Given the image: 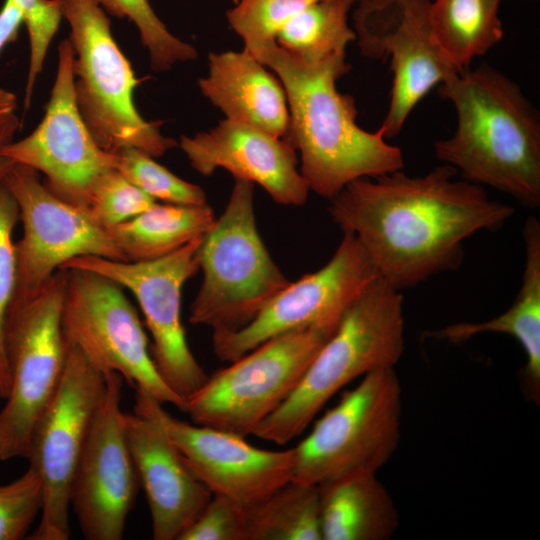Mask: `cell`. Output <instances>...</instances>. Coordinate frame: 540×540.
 Segmentation results:
<instances>
[{
    "label": "cell",
    "mask_w": 540,
    "mask_h": 540,
    "mask_svg": "<svg viewBox=\"0 0 540 540\" xmlns=\"http://www.w3.org/2000/svg\"><path fill=\"white\" fill-rule=\"evenodd\" d=\"M19 219L18 204L5 180L0 181V399L11 390L5 349V322L16 284V255L12 234Z\"/></svg>",
    "instance_id": "31"
},
{
    "label": "cell",
    "mask_w": 540,
    "mask_h": 540,
    "mask_svg": "<svg viewBox=\"0 0 540 540\" xmlns=\"http://www.w3.org/2000/svg\"><path fill=\"white\" fill-rule=\"evenodd\" d=\"M22 10L30 40V64L24 105L28 109L49 44L63 18L60 0H13Z\"/></svg>",
    "instance_id": "34"
},
{
    "label": "cell",
    "mask_w": 540,
    "mask_h": 540,
    "mask_svg": "<svg viewBox=\"0 0 540 540\" xmlns=\"http://www.w3.org/2000/svg\"><path fill=\"white\" fill-rule=\"evenodd\" d=\"M246 512L248 540H322L318 485L291 480Z\"/></svg>",
    "instance_id": "26"
},
{
    "label": "cell",
    "mask_w": 540,
    "mask_h": 540,
    "mask_svg": "<svg viewBox=\"0 0 540 540\" xmlns=\"http://www.w3.org/2000/svg\"><path fill=\"white\" fill-rule=\"evenodd\" d=\"M431 0H361L353 13L360 52L390 63V104L379 129L402 130L411 111L436 85L458 73L440 49L430 20Z\"/></svg>",
    "instance_id": "13"
},
{
    "label": "cell",
    "mask_w": 540,
    "mask_h": 540,
    "mask_svg": "<svg viewBox=\"0 0 540 540\" xmlns=\"http://www.w3.org/2000/svg\"><path fill=\"white\" fill-rule=\"evenodd\" d=\"M136 398L161 420L189 469L212 495L252 506L293 479L294 448L264 450L245 437L190 424L172 416L162 403L142 389Z\"/></svg>",
    "instance_id": "18"
},
{
    "label": "cell",
    "mask_w": 540,
    "mask_h": 540,
    "mask_svg": "<svg viewBox=\"0 0 540 540\" xmlns=\"http://www.w3.org/2000/svg\"><path fill=\"white\" fill-rule=\"evenodd\" d=\"M456 111L452 136L434 152L462 179L540 205V121L520 87L488 66L456 73L439 85Z\"/></svg>",
    "instance_id": "3"
},
{
    "label": "cell",
    "mask_w": 540,
    "mask_h": 540,
    "mask_svg": "<svg viewBox=\"0 0 540 540\" xmlns=\"http://www.w3.org/2000/svg\"><path fill=\"white\" fill-rule=\"evenodd\" d=\"M316 0H239L227 11L232 29L243 39L244 49L275 42L287 22Z\"/></svg>",
    "instance_id": "30"
},
{
    "label": "cell",
    "mask_w": 540,
    "mask_h": 540,
    "mask_svg": "<svg viewBox=\"0 0 540 540\" xmlns=\"http://www.w3.org/2000/svg\"><path fill=\"white\" fill-rule=\"evenodd\" d=\"M16 107V96L12 92L0 88V123L12 116Z\"/></svg>",
    "instance_id": "38"
},
{
    "label": "cell",
    "mask_w": 540,
    "mask_h": 540,
    "mask_svg": "<svg viewBox=\"0 0 540 540\" xmlns=\"http://www.w3.org/2000/svg\"><path fill=\"white\" fill-rule=\"evenodd\" d=\"M23 23L22 10L13 0H5L0 9V53L8 43L16 40Z\"/></svg>",
    "instance_id": "36"
},
{
    "label": "cell",
    "mask_w": 540,
    "mask_h": 540,
    "mask_svg": "<svg viewBox=\"0 0 540 540\" xmlns=\"http://www.w3.org/2000/svg\"><path fill=\"white\" fill-rule=\"evenodd\" d=\"M351 0H316L297 12L276 38L277 44L306 63L346 54L355 41L348 24Z\"/></svg>",
    "instance_id": "27"
},
{
    "label": "cell",
    "mask_w": 540,
    "mask_h": 540,
    "mask_svg": "<svg viewBox=\"0 0 540 540\" xmlns=\"http://www.w3.org/2000/svg\"><path fill=\"white\" fill-rule=\"evenodd\" d=\"M19 208L23 236L15 244L16 284L11 304L36 295L66 262L79 256L127 261L108 231L88 213L50 192L35 169L15 164L4 178Z\"/></svg>",
    "instance_id": "15"
},
{
    "label": "cell",
    "mask_w": 540,
    "mask_h": 540,
    "mask_svg": "<svg viewBox=\"0 0 540 540\" xmlns=\"http://www.w3.org/2000/svg\"><path fill=\"white\" fill-rule=\"evenodd\" d=\"M403 350V297L378 276L346 309L295 390L252 435L288 443L337 392L372 371L394 368Z\"/></svg>",
    "instance_id": "4"
},
{
    "label": "cell",
    "mask_w": 540,
    "mask_h": 540,
    "mask_svg": "<svg viewBox=\"0 0 540 540\" xmlns=\"http://www.w3.org/2000/svg\"><path fill=\"white\" fill-rule=\"evenodd\" d=\"M67 271L58 269L28 300L10 305L5 349L11 390L0 410V460L26 458L33 429L62 380L67 343L62 310Z\"/></svg>",
    "instance_id": "7"
},
{
    "label": "cell",
    "mask_w": 540,
    "mask_h": 540,
    "mask_svg": "<svg viewBox=\"0 0 540 540\" xmlns=\"http://www.w3.org/2000/svg\"><path fill=\"white\" fill-rule=\"evenodd\" d=\"M199 263L203 281L189 322L213 333L245 326L290 283L259 235L252 182L236 180L222 215L203 236Z\"/></svg>",
    "instance_id": "6"
},
{
    "label": "cell",
    "mask_w": 540,
    "mask_h": 540,
    "mask_svg": "<svg viewBox=\"0 0 540 540\" xmlns=\"http://www.w3.org/2000/svg\"><path fill=\"white\" fill-rule=\"evenodd\" d=\"M62 310L65 337L101 372H117L134 389L185 410L186 400L161 378L135 307L113 280L68 268Z\"/></svg>",
    "instance_id": "10"
},
{
    "label": "cell",
    "mask_w": 540,
    "mask_h": 540,
    "mask_svg": "<svg viewBox=\"0 0 540 540\" xmlns=\"http://www.w3.org/2000/svg\"><path fill=\"white\" fill-rule=\"evenodd\" d=\"M19 128V120L15 114L0 123V149L11 142L16 130ZM16 163L0 153V181L3 180Z\"/></svg>",
    "instance_id": "37"
},
{
    "label": "cell",
    "mask_w": 540,
    "mask_h": 540,
    "mask_svg": "<svg viewBox=\"0 0 540 540\" xmlns=\"http://www.w3.org/2000/svg\"><path fill=\"white\" fill-rule=\"evenodd\" d=\"M332 331L305 328L273 337L208 376L186 398L195 424L252 435L295 390Z\"/></svg>",
    "instance_id": "9"
},
{
    "label": "cell",
    "mask_w": 540,
    "mask_h": 540,
    "mask_svg": "<svg viewBox=\"0 0 540 540\" xmlns=\"http://www.w3.org/2000/svg\"><path fill=\"white\" fill-rule=\"evenodd\" d=\"M117 18H128L138 28L147 48L151 68L165 71L178 62L194 60L198 53L190 44L172 35L155 14L148 0H92Z\"/></svg>",
    "instance_id": "28"
},
{
    "label": "cell",
    "mask_w": 540,
    "mask_h": 540,
    "mask_svg": "<svg viewBox=\"0 0 540 540\" xmlns=\"http://www.w3.org/2000/svg\"><path fill=\"white\" fill-rule=\"evenodd\" d=\"M354 4L360 2L361 0H351Z\"/></svg>",
    "instance_id": "39"
},
{
    "label": "cell",
    "mask_w": 540,
    "mask_h": 540,
    "mask_svg": "<svg viewBox=\"0 0 540 540\" xmlns=\"http://www.w3.org/2000/svg\"><path fill=\"white\" fill-rule=\"evenodd\" d=\"M501 0H431L434 37L458 73L486 54L504 36Z\"/></svg>",
    "instance_id": "25"
},
{
    "label": "cell",
    "mask_w": 540,
    "mask_h": 540,
    "mask_svg": "<svg viewBox=\"0 0 540 540\" xmlns=\"http://www.w3.org/2000/svg\"><path fill=\"white\" fill-rule=\"evenodd\" d=\"M105 390L79 457L69 493L83 537L120 540L134 506L139 478L128 446L121 392L123 377L105 372Z\"/></svg>",
    "instance_id": "17"
},
{
    "label": "cell",
    "mask_w": 540,
    "mask_h": 540,
    "mask_svg": "<svg viewBox=\"0 0 540 540\" xmlns=\"http://www.w3.org/2000/svg\"><path fill=\"white\" fill-rule=\"evenodd\" d=\"M180 147L201 175L223 168L236 180L259 184L282 205L301 206L307 200L309 188L285 138L226 118L207 132L181 136Z\"/></svg>",
    "instance_id": "20"
},
{
    "label": "cell",
    "mask_w": 540,
    "mask_h": 540,
    "mask_svg": "<svg viewBox=\"0 0 540 540\" xmlns=\"http://www.w3.org/2000/svg\"><path fill=\"white\" fill-rule=\"evenodd\" d=\"M402 389L394 368L372 371L316 421L294 447V481L319 485L375 472L401 437Z\"/></svg>",
    "instance_id": "8"
},
{
    "label": "cell",
    "mask_w": 540,
    "mask_h": 540,
    "mask_svg": "<svg viewBox=\"0 0 540 540\" xmlns=\"http://www.w3.org/2000/svg\"><path fill=\"white\" fill-rule=\"evenodd\" d=\"M178 540H248L246 507L222 495H212Z\"/></svg>",
    "instance_id": "35"
},
{
    "label": "cell",
    "mask_w": 540,
    "mask_h": 540,
    "mask_svg": "<svg viewBox=\"0 0 540 540\" xmlns=\"http://www.w3.org/2000/svg\"><path fill=\"white\" fill-rule=\"evenodd\" d=\"M322 540H388L399 514L375 472L349 474L318 485Z\"/></svg>",
    "instance_id": "23"
},
{
    "label": "cell",
    "mask_w": 540,
    "mask_h": 540,
    "mask_svg": "<svg viewBox=\"0 0 540 540\" xmlns=\"http://www.w3.org/2000/svg\"><path fill=\"white\" fill-rule=\"evenodd\" d=\"M378 276L357 238L344 232L322 268L290 282L240 329L213 333V351L219 360L232 362L290 331L320 328L334 332L349 305Z\"/></svg>",
    "instance_id": "14"
},
{
    "label": "cell",
    "mask_w": 540,
    "mask_h": 540,
    "mask_svg": "<svg viewBox=\"0 0 540 540\" xmlns=\"http://www.w3.org/2000/svg\"><path fill=\"white\" fill-rule=\"evenodd\" d=\"M66 343L62 380L33 429L27 456L43 486L40 521L27 537L31 540L70 538V486L105 390L104 373L67 338Z\"/></svg>",
    "instance_id": "11"
},
{
    "label": "cell",
    "mask_w": 540,
    "mask_h": 540,
    "mask_svg": "<svg viewBox=\"0 0 540 540\" xmlns=\"http://www.w3.org/2000/svg\"><path fill=\"white\" fill-rule=\"evenodd\" d=\"M156 203L113 169L97 185L87 213L96 224L107 229L139 215Z\"/></svg>",
    "instance_id": "32"
},
{
    "label": "cell",
    "mask_w": 540,
    "mask_h": 540,
    "mask_svg": "<svg viewBox=\"0 0 540 540\" xmlns=\"http://www.w3.org/2000/svg\"><path fill=\"white\" fill-rule=\"evenodd\" d=\"M74 50L69 39L58 46V67L43 119L34 131L9 142L0 153L44 174L56 197L87 208L102 178L114 168L113 153L101 149L85 125L74 96Z\"/></svg>",
    "instance_id": "16"
},
{
    "label": "cell",
    "mask_w": 540,
    "mask_h": 540,
    "mask_svg": "<svg viewBox=\"0 0 540 540\" xmlns=\"http://www.w3.org/2000/svg\"><path fill=\"white\" fill-rule=\"evenodd\" d=\"M71 28L74 96L79 113L98 146L113 153L132 147L163 156L177 142L146 121L134 104L139 84L130 62L111 33L104 9L92 0H60Z\"/></svg>",
    "instance_id": "5"
},
{
    "label": "cell",
    "mask_w": 540,
    "mask_h": 540,
    "mask_svg": "<svg viewBox=\"0 0 540 540\" xmlns=\"http://www.w3.org/2000/svg\"><path fill=\"white\" fill-rule=\"evenodd\" d=\"M113 156L114 168L155 201L180 205L207 203L200 186L177 177L144 151L126 147L113 152Z\"/></svg>",
    "instance_id": "29"
},
{
    "label": "cell",
    "mask_w": 540,
    "mask_h": 540,
    "mask_svg": "<svg viewBox=\"0 0 540 540\" xmlns=\"http://www.w3.org/2000/svg\"><path fill=\"white\" fill-rule=\"evenodd\" d=\"M457 175L443 164L421 176L398 170L361 178L333 197L328 211L343 232L357 238L379 275L400 291L456 270L466 239L500 229L514 213Z\"/></svg>",
    "instance_id": "1"
},
{
    "label": "cell",
    "mask_w": 540,
    "mask_h": 540,
    "mask_svg": "<svg viewBox=\"0 0 540 540\" xmlns=\"http://www.w3.org/2000/svg\"><path fill=\"white\" fill-rule=\"evenodd\" d=\"M198 85L227 119L285 138L289 110L284 88L247 50L211 52L208 75Z\"/></svg>",
    "instance_id": "21"
},
{
    "label": "cell",
    "mask_w": 540,
    "mask_h": 540,
    "mask_svg": "<svg viewBox=\"0 0 540 540\" xmlns=\"http://www.w3.org/2000/svg\"><path fill=\"white\" fill-rule=\"evenodd\" d=\"M128 446L149 506L154 540H178L212 497L187 466L161 420L136 398L123 414Z\"/></svg>",
    "instance_id": "19"
},
{
    "label": "cell",
    "mask_w": 540,
    "mask_h": 540,
    "mask_svg": "<svg viewBox=\"0 0 540 540\" xmlns=\"http://www.w3.org/2000/svg\"><path fill=\"white\" fill-rule=\"evenodd\" d=\"M207 204H159L107 228L127 261H148L166 256L204 236L215 223Z\"/></svg>",
    "instance_id": "24"
},
{
    "label": "cell",
    "mask_w": 540,
    "mask_h": 540,
    "mask_svg": "<svg viewBox=\"0 0 540 540\" xmlns=\"http://www.w3.org/2000/svg\"><path fill=\"white\" fill-rule=\"evenodd\" d=\"M202 239L198 237L154 260L131 262L79 256L59 268L99 273L135 296L152 336L150 353L155 367L164 382L185 400L208 378L188 346L181 321L182 289L200 270Z\"/></svg>",
    "instance_id": "12"
},
{
    "label": "cell",
    "mask_w": 540,
    "mask_h": 540,
    "mask_svg": "<svg viewBox=\"0 0 540 540\" xmlns=\"http://www.w3.org/2000/svg\"><path fill=\"white\" fill-rule=\"evenodd\" d=\"M42 505V481L30 466L19 478L0 485V540L26 538Z\"/></svg>",
    "instance_id": "33"
},
{
    "label": "cell",
    "mask_w": 540,
    "mask_h": 540,
    "mask_svg": "<svg viewBox=\"0 0 540 540\" xmlns=\"http://www.w3.org/2000/svg\"><path fill=\"white\" fill-rule=\"evenodd\" d=\"M248 52L271 68L284 88L289 110L285 139L300 152V173L309 190L331 200L352 181L403 169L401 149L379 128L362 129L354 98L338 91L337 80L351 68L345 54L306 63L276 41Z\"/></svg>",
    "instance_id": "2"
},
{
    "label": "cell",
    "mask_w": 540,
    "mask_h": 540,
    "mask_svg": "<svg viewBox=\"0 0 540 540\" xmlns=\"http://www.w3.org/2000/svg\"><path fill=\"white\" fill-rule=\"evenodd\" d=\"M525 265L520 290L512 305L501 315L479 323L461 322L427 336L462 343L482 333H503L515 338L522 346L526 363L523 373L529 399H540V223L530 216L523 228Z\"/></svg>",
    "instance_id": "22"
}]
</instances>
